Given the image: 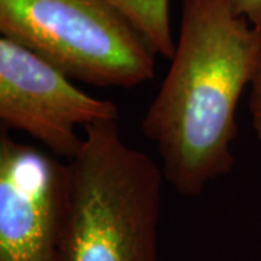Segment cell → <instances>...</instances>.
Returning <instances> with one entry per match:
<instances>
[{
    "instance_id": "obj_6",
    "label": "cell",
    "mask_w": 261,
    "mask_h": 261,
    "mask_svg": "<svg viewBox=\"0 0 261 261\" xmlns=\"http://www.w3.org/2000/svg\"><path fill=\"white\" fill-rule=\"evenodd\" d=\"M140 32L157 56L171 58L176 39L171 29L170 0H106Z\"/></svg>"
},
{
    "instance_id": "obj_8",
    "label": "cell",
    "mask_w": 261,
    "mask_h": 261,
    "mask_svg": "<svg viewBox=\"0 0 261 261\" xmlns=\"http://www.w3.org/2000/svg\"><path fill=\"white\" fill-rule=\"evenodd\" d=\"M237 15L245 18L254 28L261 31V0H231Z\"/></svg>"
},
{
    "instance_id": "obj_7",
    "label": "cell",
    "mask_w": 261,
    "mask_h": 261,
    "mask_svg": "<svg viewBox=\"0 0 261 261\" xmlns=\"http://www.w3.org/2000/svg\"><path fill=\"white\" fill-rule=\"evenodd\" d=\"M248 112L254 132L261 141V58L248 89Z\"/></svg>"
},
{
    "instance_id": "obj_3",
    "label": "cell",
    "mask_w": 261,
    "mask_h": 261,
    "mask_svg": "<svg viewBox=\"0 0 261 261\" xmlns=\"http://www.w3.org/2000/svg\"><path fill=\"white\" fill-rule=\"evenodd\" d=\"M0 34L97 87L130 89L155 73L154 49L106 0H0Z\"/></svg>"
},
{
    "instance_id": "obj_2",
    "label": "cell",
    "mask_w": 261,
    "mask_h": 261,
    "mask_svg": "<svg viewBox=\"0 0 261 261\" xmlns=\"http://www.w3.org/2000/svg\"><path fill=\"white\" fill-rule=\"evenodd\" d=\"M67 161L58 261H159L163 168L122 137L118 121L84 129Z\"/></svg>"
},
{
    "instance_id": "obj_5",
    "label": "cell",
    "mask_w": 261,
    "mask_h": 261,
    "mask_svg": "<svg viewBox=\"0 0 261 261\" xmlns=\"http://www.w3.org/2000/svg\"><path fill=\"white\" fill-rule=\"evenodd\" d=\"M67 161L0 134V261H58Z\"/></svg>"
},
{
    "instance_id": "obj_4",
    "label": "cell",
    "mask_w": 261,
    "mask_h": 261,
    "mask_svg": "<svg viewBox=\"0 0 261 261\" xmlns=\"http://www.w3.org/2000/svg\"><path fill=\"white\" fill-rule=\"evenodd\" d=\"M119 121L118 106L79 89L60 68L34 51L0 37V122L38 141L57 159L70 161L84 129Z\"/></svg>"
},
{
    "instance_id": "obj_1",
    "label": "cell",
    "mask_w": 261,
    "mask_h": 261,
    "mask_svg": "<svg viewBox=\"0 0 261 261\" xmlns=\"http://www.w3.org/2000/svg\"><path fill=\"white\" fill-rule=\"evenodd\" d=\"M260 58L261 31L231 0H181L174 54L141 121L180 196L197 197L232 171L237 112Z\"/></svg>"
}]
</instances>
